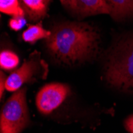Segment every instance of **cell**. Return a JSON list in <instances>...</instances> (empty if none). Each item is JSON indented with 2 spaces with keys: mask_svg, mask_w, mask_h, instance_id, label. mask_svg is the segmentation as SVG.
Instances as JSON below:
<instances>
[{
  "mask_svg": "<svg viewBox=\"0 0 133 133\" xmlns=\"http://www.w3.org/2000/svg\"><path fill=\"white\" fill-rule=\"evenodd\" d=\"M26 20L25 16H18V17H12L9 21V26L10 29L14 30H19L24 27L26 25Z\"/></svg>",
  "mask_w": 133,
  "mask_h": 133,
  "instance_id": "cell-12",
  "label": "cell"
},
{
  "mask_svg": "<svg viewBox=\"0 0 133 133\" xmlns=\"http://www.w3.org/2000/svg\"><path fill=\"white\" fill-rule=\"evenodd\" d=\"M19 64L18 56L10 50H3L0 54V66L5 70H12Z\"/></svg>",
  "mask_w": 133,
  "mask_h": 133,
  "instance_id": "cell-11",
  "label": "cell"
},
{
  "mask_svg": "<svg viewBox=\"0 0 133 133\" xmlns=\"http://www.w3.org/2000/svg\"><path fill=\"white\" fill-rule=\"evenodd\" d=\"M124 127L129 133H133V114L129 116L125 119Z\"/></svg>",
  "mask_w": 133,
  "mask_h": 133,
  "instance_id": "cell-13",
  "label": "cell"
},
{
  "mask_svg": "<svg viewBox=\"0 0 133 133\" xmlns=\"http://www.w3.org/2000/svg\"><path fill=\"white\" fill-rule=\"evenodd\" d=\"M0 10L12 17L26 16L19 0H0Z\"/></svg>",
  "mask_w": 133,
  "mask_h": 133,
  "instance_id": "cell-10",
  "label": "cell"
},
{
  "mask_svg": "<svg viewBox=\"0 0 133 133\" xmlns=\"http://www.w3.org/2000/svg\"><path fill=\"white\" fill-rule=\"evenodd\" d=\"M19 2L28 18L37 22L46 16L52 0H19Z\"/></svg>",
  "mask_w": 133,
  "mask_h": 133,
  "instance_id": "cell-7",
  "label": "cell"
},
{
  "mask_svg": "<svg viewBox=\"0 0 133 133\" xmlns=\"http://www.w3.org/2000/svg\"><path fill=\"white\" fill-rule=\"evenodd\" d=\"M47 74V65L41 59L38 52L33 53L30 57L16 70L12 72L6 79V90L15 92L24 84L30 82L37 77H45Z\"/></svg>",
  "mask_w": 133,
  "mask_h": 133,
  "instance_id": "cell-4",
  "label": "cell"
},
{
  "mask_svg": "<svg viewBox=\"0 0 133 133\" xmlns=\"http://www.w3.org/2000/svg\"><path fill=\"white\" fill-rule=\"evenodd\" d=\"M30 124L26 89L15 92L4 104L0 115V133H21Z\"/></svg>",
  "mask_w": 133,
  "mask_h": 133,
  "instance_id": "cell-3",
  "label": "cell"
},
{
  "mask_svg": "<svg viewBox=\"0 0 133 133\" xmlns=\"http://www.w3.org/2000/svg\"><path fill=\"white\" fill-rule=\"evenodd\" d=\"M60 2L71 13L80 18L109 15L105 0H60Z\"/></svg>",
  "mask_w": 133,
  "mask_h": 133,
  "instance_id": "cell-6",
  "label": "cell"
},
{
  "mask_svg": "<svg viewBox=\"0 0 133 133\" xmlns=\"http://www.w3.org/2000/svg\"><path fill=\"white\" fill-rule=\"evenodd\" d=\"M105 76L114 88L133 92V34L119 42L114 49L108 58Z\"/></svg>",
  "mask_w": 133,
  "mask_h": 133,
  "instance_id": "cell-2",
  "label": "cell"
},
{
  "mask_svg": "<svg viewBox=\"0 0 133 133\" xmlns=\"http://www.w3.org/2000/svg\"><path fill=\"white\" fill-rule=\"evenodd\" d=\"M51 34L50 30H47L42 26L41 24H36L28 26L22 33V39L28 43H34L41 39H46Z\"/></svg>",
  "mask_w": 133,
  "mask_h": 133,
  "instance_id": "cell-9",
  "label": "cell"
},
{
  "mask_svg": "<svg viewBox=\"0 0 133 133\" xmlns=\"http://www.w3.org/2000/svg\"><path fill=\"white\" fill-rule=\"evenodd\" d=\"M6 77H4L3 72H1V81H0V85H1V98H3V91L4 89H6Z\"/></svg>",
  "mask_w": 133,
  "mask_h": 133,
  "instance_id": "cell-14",
  "label": "cell"
},
{
  "mask_svg": "<svg viewBox=\"0 0 133 133\" xmlns=\"http://www.w3.org/2000/svg\"><path fill=\"white\" fill-rule=\"evenodd\" d=\"M69 92L68 84L62 83L47 84L36 96V107L40 113L50 114L65 101Z\"/></svg>",
  "mask_w": 133,
  "mask_h": 133,
  "instance_id": "cell-5",
  "label": "cell"
},
{
  "mask_svg": "<svg viewBox=\"0 0 133 133\" xmlns=\"http://www.w3.org/2000/svg\"><path fill=\"white\" fill-rule=\"evenodd\" d=\"M99 38L98 33L89 24L69 22L55 26L45 43L55 59L74 64L92 57L98 49Z\"/></svg>",
  "mask_w": 133,
  "mask_h": 133,
  "instance_id": "cell-1",
  "label": "cell"
},
{
  "mask_svg": "<svg viewBox=\"0 0 133 133\" xmlns=\"http://www.w3.org/2000/svg\"><path fill=\"white\" fill-rule=\"evenodd\" d=\"M109 8V15L121 20L133 15V0H105Z\"/></svg>",
  "mask_w": 133,
  "mask_h": 133,
  "instance_id": "cell-8",
  "label": "cell"
}]
</instances>
